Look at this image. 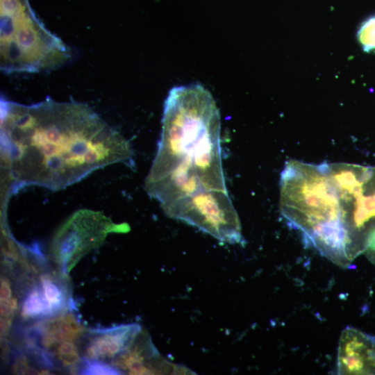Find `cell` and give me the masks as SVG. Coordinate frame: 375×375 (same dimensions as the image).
I'll use <instances>...</instances> for the list:
<instances>
[{"label":"cell","mask_w":375,"mask_h":375,"mask_svg":"<svg viewBox=\"0 0 375 375\" xmlns=\"http://www.w3.org/2000/svg\"><path fill=\"white\" fill-rule=\"evenodd\" d=\"M363 253H365L368 259L375 265V228L367 235Z\"/></svg>","instance_id":"17"},{"label":"cell","mask_w":375,"mask_h":375,"mask_svg":"<svg viewBox=\"0 0 375 375\" xmlns=\"http://www.w3.org/2000/svg\"><path fill=\"white\" fill-rule=\"evenodd\" d=\"M165 214L220 242L243 244L241 224L227 191L203 190L160 206Z\"/></svg>","instance_id":"6"},{"label":"cell","mask_w":375,"mask_h":375,"mask_svg":"<svg viewBox=\"0 0 375 375\" xmlns=\"http://www.w3.org/2000/svg\"><path fill=\"white\" fill-rule=\"evenodd\" d=\"M42 345L50 348L62 342H75L83 328L72 314H67L39 323L34 327Z\"/></svg>","instance_id":"11"},{"label":"cell","mask_w":375,"mask_h":375,"mask_svg":"<svg viewBox=\"0 0 375 375\" xmlns=\"http://www.w3.org/2000/svg\"><path fill=\"white\" fill-rule=\"evenodd\" d=\"M338 374H375V336L347 326L339 338Z\"/></svg>","instance_id":"9"},{"label":"cell","mask_w":375,"mask_h":375,"mask_svg":"<svg viewBox=\"0 0 375 375\" xmlns=\"http://www.w3.org/2000/svg\"><path fill=\"white\" fill-rule=\"evenodd\" d=\"M0 67L6 74L40 73L64 66L70 48L36 17L28 0H1Z\"/></svg>","instance_id":"4"},{"label":"cell","mask_w":375,"mask_h":375,"mask_svg":"<svg viewBox=\"0 0 375 375\" xmlns=\"http://www.w3.org/2000/svg\"><path fill=\"white\" fill-rule=\"evenodd\" d=\"M343 226L353 260L365 251V240L375 228V166L332 163Z\"/></svg>","instance_id":"5"},{"label":"cell","mask_w":375,"mask_h":375,"mask_svg":"<svg viewBox=\"0 0 375 375\" xmlns=\"http://www.w3.org/2000/svg\"><path fill=\"white\" fill-rule=\"evenodd\" d=\"M41 286L43 297L48 306L49 316H52L65 306V297L63 290L49 275L42 276Z\"/></svg>","instance_id":"12"},{"label":"cell","mask_w":375,"mask_h":375,"mask_svg":"<svg viewBox=\"0 0 375 375\" xmlns=\"http://www.w3.org/2000/svg\"><path fill=\"white\" fill-rule=\"evenodd\" d=\"M356 36L365 52L369 53L375 50V15L361 24Z\"/></svg>","instance_id":"15"},{"label":"cell","mask_w":375,"mask_h":375,"mask_svg":"<svg viewBox=\"0 0 375 375\" xmlns=\"http://www.w3.org/2000/svg\"><path fill=\"white\" fill-rule=\"evenodd\" d=\"M1 167L17 185L62 190L115 163L135 165L129 142L92 108L49 97L1 99Z\"/></svg>","instance_id":"1"},{"label":"cell","mask_w":375,"mask_h":375,"mask_svg":"<svg viewBox=\"0 0 375 375\" xmlns=\"http://www.w3.org/2000/svg\"><path fill=\"white\" fill-rule=\"evenodd\" d=\"M142 332L137 323L91 331L85 349L88 358L115 359L125 352Z\"/></svg>","instance_id":"10"},{"label":"cell","mask_w":375,"mask_h":375,"mask_svg":"<svg viewBox=\"0 0 375 375\" xmlns=\"http://www.w3.org/2000/svg\"><path fill=\"white\" fill-rule=\"evenodd\" d=\"M49 349H51L53 355L66 367L74 365L80 359L78 349L73 342H62Z\"/></svg>","instance_id":"14"},{"label":"cell","mask_w":375,"mask_h":375,"mask_svg":"<svg viewBox=\"0 0 375 375\" xmlns=\"http://www.w3.org/2000/svg\"><path fill=\"white\" fill-rule=\"evenodd\" d=\"M22 315L25 318L49 316L48 306L42 290L37 287L26 297L22 303Z\"/></svg>","instance_id":"13"},{"label":"cell","mask_w":375,"mask_h":375,"mask_svg":"<svg viewBox=\"0 0 375 375\" xmlns=\"http://www.w3.org/2000/svg\"><path fill=\"white\" fill-rule=\"evenodd\" d=\"M221 122L210 92L199 84L174 87L165 101L160 139L145 183L167 178L192 190L227 191Z\"/></svg>","instance_id":"2"},{"label":"cell","mask_w":375,"mask_h":375,"mask_svg":"<svg viewBox=\"0 0 375 375\" xmlns=\"http://www.w3.org/2000/svg\"><path fill=\"white\" fill-rule=\"evenodd\" d=\"M129 231L128 224H115L101 212L80 210L58 230L52 241L51 252L69 270L83 255L101 244L108 233Z\"/></svg>","instance_id":"7"},{"label":"cell","mask_w":375,"mask_h":375,"mask_svg":"<svg viewBox=\"0 0 375 375\" xmlns=\"http://www.w3.org/2000/svg\"><path fill=\"white\" fill-rule=\"evenodd\" d=\"M114 365L121 372L129 374H192L188 367L163 358L149 335L142 331L129 348L115 359Z\"/></svg>","instance_id":"8"},{"label":"cell","mask_w":375,"mask_h":375,"mask_svg":"<svg viewBox=\"0 0 375 375\" xmlns=\"http://www.w3.org/2000/svg\"><path fill=\"white\" fill-rule=\"evenodd\" d=\"M280 210L304 243L341 267L352 262L335 185L326 162H286L280 179Z\"/></svg>","instance_id":"3"},{"label":"cell","mask_w":375,"mask_h":375,"mask_svg":"<svg viewBox=\"0 0 375 375\" xmlns=\"http://www.w3.org/2000/svg\"><path fill=\"white\" fill-rule=\"evenodd\" d=\"M82 374H122V373L115 367L108 365L101 361L85 362L84 366L80 370Z\"/></svg>","instance_id":"16"}]
</instances>
